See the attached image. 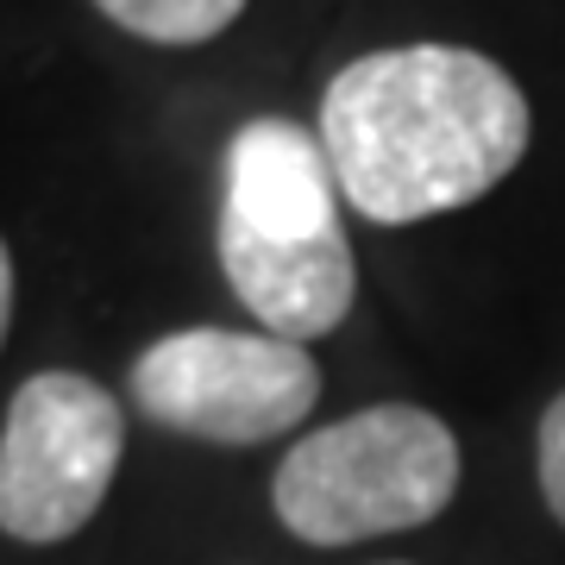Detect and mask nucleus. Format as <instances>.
<instances>
[{
  "mask_svg": "<svg viewBox=\"0 0 565 565\" xmlns=\"http://www.w3.org/2000/svg\"><path fill=\"white\" fill-rule=\"evenodd\" d=\"M126 452V415L95 377L39 371L0 427V534L57 546L95 522Z\"/></svg>",
  "mask_w": 565,
  "mask_h": 565,
  "instance_id": "5",
  "label": "nucleus"
},
{
  "mask_svg": "<svg viewBox=\"0 0 565 565\" xmlns=\"http://www.w3.org/2000/svg\"><path fill=\"white\" fill-rule=\"evenodd\" d=\"M132 403L145 422L207 446H264L302 427L321 403L315 352L277 333L182 327L132 359Z\"/></svg>",
  "mask_w": 565,
  "mask_h": 565,
  "instance_id": "4",
  "label": "nucleus"
},
{
  "mask_svg": "<svg viewBox=\"0 0 565 565\" xmlns=\"http://www.w3.org/2000/svg\"><path fill=\"white\" fill-rule=\"evenodd\" d=\"M340 182L321 132L302 120H245L226 145L221 270L252 321L277 340H321L352 315L359 264L340 226Z\"/></svg>",
  "mask_w": 565,
  "mask_h": 565,
  "instance_id": "2",
  "label": "nucleus"
},
{
  "mask_svg": "<svg viewBox=\"0 0 565 565\" xmlns=\"http://www.w3.org/2000/svg\"><path fill=\"white\" fill-rule=\"evenodd\" d=\"M459 490V440L415 403L359 408L315 427L277 465V522L308 546H352L434 522Z\"/></svg>",
  "mask_w": 565,
  "mask_h": 565,
  "instance_id": "3",
  "label": "nucleus"
},
{
  "mask_svg": "<svg viewBox=\"0 0 565 565\" xmlns=\"http://www.w3.org/2000/svg\"><path fill=\"white\" fill-rule=\"evenodd\" d=\"M321 145L364 221L415 226L471 207L522 163L527 95L484 51L396 44L327 82Z\"/></svg>",
  "mask_w": 565,
  "mask_h": 565,
  "instance_id": "1",
  "label": "nucleus"
},
{
  "mask_svg": "<svg viewBox=\"0 0 565 565\" xmlns=\"http://www.w3.org/2000/svg\"><path fill=\"white\" fill-rule=\"evenodd\" d=\"M7 321H13V258L0 245V345H7Z\"/></svg>",
  "mask_w": 565,
  "mask_h": 565,
  "instance_id": "8",
  "label": "nucleus"
},
{
  "mask_svg": "<svg viewBox=\"0 0 565 565\" xmlns=\"http://www.w3.org/2000/svg\"><path fill=\"white\" fill-rule=\"evenodd\" d=\"M95 7L145 44H207L245 13V0H95Z\"/></svg>",
  "mask_w": 565,
  "mask_h": 565,
  "instance_id": "6",
  "label": "nucleus"
},
{
  "mask_svg": "<svg viewBox=\"0 0 565 565\" xmlns=\"http://www.w3.org/2000/svg\"><path fill=\"white\" fill-rule=\"evenodd\" d=\"M541 497L565 527V396H553L541 415Z\"/></svg>",
  "mask_w": 565,
  "mask_h": 565,
  "instance_id": "7",
  "label": "nucleus"
}]
</instances>
